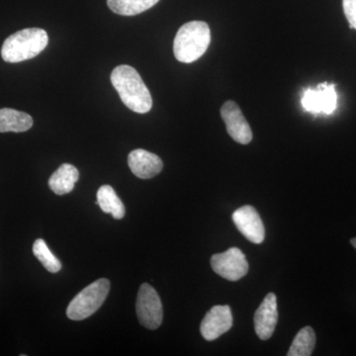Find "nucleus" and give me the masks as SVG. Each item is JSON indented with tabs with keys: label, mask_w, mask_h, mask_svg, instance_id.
<instances>
[{
	"label": "nucleus",
	"mask_w": 356,
	"mask_h": 356,
	"mask_svg": "<svg viewBox=\"0 0 356 356\" xmlns=\"http://www.w3.org/2000/svg\"><path fill=\"white\" fill-rule=\"evenodd\" d=\"M236 229L250 243H261L266 238V229L259 212L250 205L243 206L233 213Z\"/></svg>",
	"instance_id": "obj_8"
},
{
	"label": "nucleus",
	"mask_w": 356,
	"mask_h": 356,
	"mask_svg": "<svg viewBox=\"0 0 356 356\" xmlns=\"http://www.w3.org/2000/svg\"><path fill=\"white\" fill-rule=\"evenodd\" d=\"M111 83L120 95L122 102L136 113H147L153 107V99L139 72L127 65L115 67Z\"/></svg>",
	"instance_id": "obj_1"
},
{
	"label": "nucleus",
	"mask_w": 356,
	"mask_h": 356,
	"mask_svg": "<svg viewBox=\"0 0 356 356\" xmlns=\"http://www.w3.org/2000/svg\"><path fill=\"white\" fill-rule=\"evenodd\" d=\"M33 119L25 112L10 108L0 109V133H22L31 129Z\"/></svg>",
	"instance_id": "obj_14"
},
{
	"label": "nucleus",
	"mask_w": 356,
	"mask_h": 356,
	"mask_svg": "<svg viewBox=\"0 0 356 356\" xmlns=\"http://www.w3.org/2000/svg\"><path fill=\"white\" fill-rule=\"evenodd\" d=\"M211 42L209 26L203 21H191L178 30L173 53L179 62L191 64L202 57Z\"/></svg>",
	"instance_id": "obj_2"
},
{
	"label": "nucleus",
	"mask_w": 356,
	"mask_h": 356,
	"mask_svg": "<svg viewBox=\"0 0 356 356\" xmlns=\"http://www.w3.org/2000/svg\"><path fill=\"white\" fill-rule=\"evenodd\" d=\"M336 86L327 83L318 84L317 88L304 91L301 103L306 111L314 115L332 114L337 109Z\"/></svg>",
	"instance_id": "obj_7"
},
{
	"label": "nucleus",
	"mask_w": 356,
	"mask_h": 356,
	"mask_svg": "<svg viewBox=\"0 0 356 356\" xmlns=\"http://www.w3.org/2000/svg\"><path fill=\"white\" fill-rule=\"evenodd\" d=\"M350 243H351V245H353V247L355 248V250H356V238H351Z\"/></svg>",
	"instance_id": "obj_20"
},
{
	"label": "nucleus",
	"mask_w": 356,
	"mask_h": 356,
	"mask_svg": "<svg viewBox=\"0 0 356 356\" xmlns=\"http://www.w3.org/2000/svg\"><path fill=\"white\" fill-rule=\"evenodd\" d=\"M343 11L350 28L356 29V0H343Z\"/></svg>",
	"instance_id": "obj_19"
},
{
	"label": "nucleus",
	"mask_w": 356,
	"mask_h": 356,
	"mask_svg": "<svg viewBox=\"0 0 356 356\" xmlns=\"http://www.w3.org/2000/svg\"><path fill=\"white\" fill-rule=\"evenodd\" d=\"M33 254L49 273H57L62 269V264L55 255L51 254L50 248L42 238L35 241L33 245Z\"/></svg>",
	"instance_id": "obj_18"
},
{
	"label": "nucleus",
	"mask_w": 356,
	"mask_h": 356,
	"mask_svg": "<svg viewBox=\"0 0 356 356\" xmlns=\"http://www.w3.org/2000/svg\"><path fill=\"white\" fill-rule=\"evenodd\" d=\"M49 36L41 28H27L4 41L1 57L7 63H20L38 56L48 46Z\"/></svg>",
	"instance_id": "obj_3"
},
{
	"label": "nucleus",
	"mask_w": 356,
	"mask_h": 356,
	"mask_svg": "<svg viewBox=\"0 0 356 356\" xmlns=\"http://www.w3.org/2000/svg\"><path fill=\"white\" fill-rule=\"evenodd\" d=\"M316 346V334L311 327L300 330L288 351V356H310Z\"/></svg>",
	"instance_id": "obj_17"
},
{
	"label": "nucleus",
	"mask_w": 356,
	"mask_h": 356,
	"mask_svg": "<svg viewBox=\"0 0 356 356\" xmlns=\"http://www.w3.org/2000/svg\"><path fill=\"white\" fill-rule=\"evenodd\" d=\"M233 327V316L229 306L218 305L204 317L200 325V332L208 341H215L222 334H226Z\"/></svg>",
	"instance_id": "obj_10"
},
{
	"label": "nucleus",
	"mask_w": 356,
	"mask_h": 356,
	"mask_svg": "<svg viewBox=\"0 0 356 356\" xmlns=\"http://www.w3.org/2000/svg\"><path fill=\"white\" fill-rule=\"evenodd\" d=\"M159 0H107L114 13L122 16H135L156 6Z\"/></svg>",
	"instance_id": "obj_16"
},
{
	"label": "nucleus",
	"mask_w": 356,
	"mask_h": 356,
	"mask_svg": "<svg viewBox=\"0 0 356 356\" xmlns=\"http://www.w3.org/2000/svg\"><path fill=\"white\" fill-rule=\"evenodd\" d=\"M128 165L131 172L142 179L156 177L163 168V161L159 156L142 149L131 152L128 156Z\"/></svg>",
	"instance_id": "obj_12"
},
{
	"label": "nucleus",
	"mask_w": 356,
	"mask_h": 356,
	"mask_svg": "<svg viewBox=\"0 0 356 356\" xmlns=\"http://www.w3.org/2000/svg\"><path fill=\"white\" fill-rule=\"evenodd\" d=\"M213 270L229 281H238L247 275L248 262L245 254L238 248H231L222 254L211 257Z\"/></svg>",
	"instance_id": "obj_6"
},
{
	"label": "nucleus",
	"mask_w": 356,
	"mask_h": 356,
	"mask_svg": "<svg viewBox=\"0 0 356 356\" xmlns=\"http://www.w3.org/2000/svg\"><path fill=\"white\" fill-rule=\"evenodd\" d=\"M79 178V172L76 166L64 163L51 175L49 179V186L57 195H65L74 191Z\"/></svg>",
	"instance_id": "obj_13"
},
{
	"label": "nucleus",
	"mask_w": 356,
	"mask_h": 356,
	"mask_svg": "<svg viewBox=\"0 0 356 356\" xmlns=\"http://www.w3.org/2000/svg\"><path fill=\"white\" fill-rule=\"evenodd\" d=\"M110 291V282L102 278L81 290L70 301L67 309V318L72 321H83L90 317L104 303Z\"/></svg>",
	"instance_id": "obj_4"
},
{
	"label": "nucleus",
	"mask_w": 356,
	"mask_h": 356,
	"mask_svg": "<svg viewBox=\"0 0 356 356\" xmlns=\"http://www.w3.org/2000/svg\"><path fill=\"white\" fill-rule=\"evenodd\" d=\"M136 311L143 327L156 330L163 320V309L158 292L147 283L140 285L138 292Z\"/></svg>",
	"instance_id": "obj_5"
},
{
	"label": "nucleus",
	"mask_w": 356,
	"mask_h": 356,
	"mask_svg": "<svg viewBox=\"0 0 356 356\" xmlns=\"http://www.w3.org/2000/svg\"><path fill=\"white\" fill-rule=\"evenodd\" d=\"M221 116L232 139L242 145L252 142V129L236 102H225L221 108Z\"/></svg>",
	"instance_id": "obj_9"
},
{
	"label": "nucleus",
	"mask_w": 356,
	"mask_h": 356,
	"mask_svg": "<svg viewBox=\"0 0 356 356\" xmlns=\"http://www.w3.org/2000/svg\"><path fill=\"white\" fill-rule=\"evenodd\" d=\"M102 210L111 214L114 219L121 220L126 214L125 206L110 185H103L97 191V202Z\"/></svg>",
	"instance_id": "obj_15"
},
{
	"label": "nucleus",
	"mask_w": 356,
	"mask_h": 356,
	"mask_svg": "<svg viewBox=\"0 0 356 356\" xmlns=\"http://www.w3.org/2000/svg\"><path fill=\"white\" fill-rule=\"evenodd\" d=\"M254 329L262 341L270 339L278 321L277 299L274 293H268L254 314Z\"/></svg>",
	"instance_id": "obj_11"
}]
</instances>
